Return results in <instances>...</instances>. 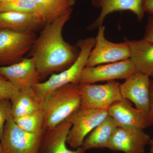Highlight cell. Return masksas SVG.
I'll return each mask as SVG.
<instances>
[{
	"label": "cell",
	"mask_w": 153,
	"mask_h": 153,
	"mask_svg": "<svg viewBox=\"0 0 153 153\" xmlns=\"http://www.w3.org/2000/svg\"><path fill=\"white\" fill-rule=\"evenodd\" d=\"M98 29L95 45L89 54L85 67H93L129 59V47L126 41L120 43L111 42L105 37V27L102 25Z\"/></svg>",
	"instance_id": "8"
},
{
	"label": "cell",
	"mask_w": 153,
	"mask_h": 153,
	"mask_svg": "<svg viewBox=\"0 0 153 153\" xmlns=\"http://www.w3.org/2000/svg\"><path fill=\"white\" fill-rule=\"evenodd\" d=\"M71 125L66 120L54 128L44 132L38 153H84L82 147L74 150L66 146V139Z\"/></svg>",
	"instance_id": "15"
},
{
	"label": "cell",
	"mask_w": 153,
	"mask_h": 153,
	"mask_svg": "<svg viewBox=\"0 0 153 153\" xmlns=\"http://www.w3.org/2000/svg\"><path fill=\"white\" fill-rule=\"evenodd\" d=\"M143 38L147 41L153 42V15H150L148 18Z\"/></svg>",
	"instance_id": "26"
},
{
	"label": "cell",
	"mask_w": 153,
	"mask_h": 153,
	"mask_svg": "<svg viewBox=\"0 0 153 153\" xmlns=\"http://www.w3.org/2000/svg\"><path fill=\"white\" fill-rule=\"evenodd\" d=\"M0 153H3L2 148L1 144H0Z\"/></svg>",
	"instance_id": "30"
},
{
	"label": "cell",
	"mask_w": 153,
	"mask_h": 153,
	"mask_svg": "<svg viewBox=\"0 0 153 153\" xmlns=\"http://www.w3.org/2000/svg\"><path fill=\"white\" fill-rule=\"evenodd\" d=\"M147 153H152V152H149Z\"/></svg>",
	"instance_id": "32"
},
{
	"label": "cell",
	"mask_w": 153,
	"mask_h": 153,
	"mask_svg": "<svg viewBox=\"0 0 153 153\" xmlns=\"http://www.w3.org/2000/svg\"><path fill=\"white\" fill-rule=\"evenodd\" d=\"M45 25L53 22L72 7L75 0H34Z\"/></svg>",
	"instance_id": "20"
},
{
	"label": "cell",
	"mask_w": 153,
	"mask_h": 153,
	"mask_svg": "<svg viewBox=\"0 0 153 153\" xmlns=\"http://www.w3.org/2000/svg\"><path fill=\"white\" fill-rule=\"evenodd\" d=\"M148 127L153 126V79H150L149 87V102L147 117Z\"/></svg>",
	"instance_id": "25"
},
{
	"label": "cell",
	"mask_w": 153,
	"mask_h": 153,
	"mask_svg": "<svg viewBox=\"0 0 153 153\" xmlns=\"http://www.w3.org/2000/svg\"><path fill=\"white\" fill-rule=\"evenodd\" d=\"M120 85L115 80L104 84L79 83L80 108L108 109L114 102L123 99L120 93Z\"/></svg>",
	"instance_id": "4"
},
{
	"label": "cell",
	"mask_w": 153,
	"mask_h": 153,
	"mask_svg": "<svg viewBox=\"0 0 153 153\" xmlns=\"http://www.w3.org/2000/svg\"><path fill=\"white\" fill-rule=\"evenodd\" d=\"M95 44V38L94 37L78 41L76 45L79 48V53L74 63L64 71L52 74L45 82H40L33 86V90L42 105L47 97L58 88L70 83L79 84L82 70Z\"/></svg>",
	"instance_id": "3"
},
{
	"label": "cell",
	"mask_w": 153,
	"mask_h": 153,
	"mask_svg": "<svg viewBox=\"0 0 153 153\" xmlns=\"http://www.w3.org/2000/svg\"><path fill=\"white\" fill-rule=\"evenodd\" d=\"M11 115L10 100H4L0 101V140L2 136L6 121Z\"/></svg>",
	"instance_id": "24"
},
{
	"label": "cell",
	"mask_w": 153,
	"mask_h": 153,
	"mask_svg": "<svg viewBox=\"0 0 153 153\" xmlns=\"http://www.w3.org/2000/svg\"><path fill=\"white\" fill-rule=\"evenodd\" d=\"M125 41L128 44L130 59L134 63L136 71L151 76L153 74V42L144 38Z\"/></svg>",
	"instance_id": "16"
},
{
	"label": "cell",
	"mask_w": 153,
	"mask_h": 153,
	"mask_svg": "<svg viewBox=\"0 0 153 153\" xmlns=\"http://www.w3.org/2000/svg\"><path fill=\"white\" fill-rule=\"evenodd\" d=\"M44 132L34 134L25 131L17 125L11 115L0 140L3 153H38Z\"/></svg>",
	"instance_id": "5"
},
{
	"label": "cell",
	"mask_w": 153,
	"mask_h": 153,
	"mask_svg": "<svg viewBox=\"0 0 153 153\" xmlns=\"http://www.w3.org/2000/svg\"><path fill=\"white\" fill-rule=\"evenodd\" d=\"M13 120L20 128L28 132L37 134L44 131V114L42 109L22 116L13 118Z\"/></svg>",
	"instance_id": "21"
},
{
	"label": "cell",
	"mask_w": 153,
	"mask_h": 153,
	"mask_svg": "<svg viewBox=\"0 0 153 153\" xmlns=\"http://www.w3.org/2000/svg\"><path fill=\"white\" fill-rule=\"evenodd\" d=\"M69 9L53 22L45 25L32 47V57L36 60L41 77L61 72L72 65L77 59L79 49L64 41L63 27L71 16Z\"/></svg>",
	"instance_id": "1"
},
{
	"label": "cell",
	"mask_w": 153,
	"mask_h": 153,
	"mask_svg": "<svg viewBox=\"0 0 153 153\" xmlns=\"http://www.w3.org/2000/svg\"><path fill=\"white\" fill-rule=\"evenodd\" d=\"M0 12H14L21 13L34 14L41 17L38 6L34 0H16L4 4L0 6Z\"/></svg>",
	"instance_id": "22"
},
{
	"label": "cell",
	"mask_w": 153,
	"mask_h": 153,
	"mask_svg": "<svg viewBox=\"0 0 153 153\" xmlns=\"http://www.w3.org/2000/svg\"><path fill=\"white\" fill-rule=\"evenodd\" d=\"M0 74L18 90L25 87H33L40 82L41 78L36 60L33 57L23 58L18 63L9 66H0Z\"/></svg>",
	"instance_id": "12"
},
{
	"label": "cell",
	"mask_w": 153,
	"mask_h": 153,
	"mask_svg": "<svg viewBox=\"0 0 153 153\" xmlns=\"http://www.w3.org/2000/svg\"><path fill=\"white\" fill-rule=\"evenodd\" d=\"M108 109H88L79 108L67 119L71 123L66 143L70 147L77 149L96 127L108 116Z\"/></svg>",
	"instance_id": "7"
},
{
	"label": "cell",
	"mask_w": 153,
	"mask_h": 153,
	"mask_svg": "<svg viewBox=\"0 0 153 153\" xmlns=\"http://www.w3.org/2000/svg\"><path fill=\"white\" fill-rule=\"evenodd\" d=\"M117 127L114 120L108 116L88 135L81 147L85 151L91 149L107 148L113 134Z\"/></svg>",
	"instance_id": "19"
},
{
	"label": "cell",
	"mask_w": 153,
	"mask_h": 153,
	"mask_svg": "<svg viewBox=\"0 0 153 153\" xmlns=\"http://www.w3.org/2000/svg\"><path fill=\"white\" fill-rule=\"evenodd\" d=\"M150 77L135 71L120 85L123 98L133 102L136 108L141 111L147 118L149 111Z\"/></svg>",
	"instance_id": "10"
},
{
	"label": "cell",
	"mask_w": 153,
	"mask_h": 153,
	"mask_svg": "<svg viewBox=\"0 0 153 153\" xmlns=\"http://www.w3.org/2000/svg\"><path fill=\"white\" fill-rule=\"evenodd\" d=\"M13 118L29 114L42 109V104L33 87L19 89L10 100Z\"/></svg>",
	"instance_id": "18"
},
{
	"label": "cell",
	"mask_w": 153,
	"mask_h": 153,
	"mask_svg": "<svg viewBox=\"0 0 153 153\" xmlns=\"http://www.w3.org/2000/svg\"><path fill=\"white\" fill-rule=\"evenodd\" d=\"M144 7L146 13L153 15V0H145Z\"/></svg>",
	"instance_id": "27"
},
{
	"label": "cell",
	"mask_w": 153,
	"mask_h": 153,
	"mask_svg": "<svg viewBox=\"0 0 153 153\" xmlns=\"http://www.w3.org/2000/svg\"><path fill=\"white\" fill-rule=\"evenodd\" d=\"M151 139L143 129L118 127L107 149L124 153H144Z\"/></svg>",
	"instance_id": "11"
},
{
	"label": "cell",
	"mask_w": 153,
	"mask_h": 153,
	"mask_svg": "<svg viewBox=\"0 0 153 153\" xmlns=\"http://www.w3.org/2000/svg\"><path fill=\"white\" fill-rule=\"evenodd\" d=\"M136 71L130 59L101 64L93 67H85L82 70L80 83L93 84L98 82L126 79Z\"/></svg>",
	"instance_id": "9"
},
{
	"label": "cell",
	"mask_w": 153,
	"mask_h": 153,
	"mask_svg": "<svg viewBox=\"0 0 153 153\" xmlns=\"http://www.w3.org/2000/svg\"><path fill=\"white\" fill-rule=\"evenodd\" d=\"M19 90L10 81L0 74V101L10 100Z\"/></svg>",
	"instance_id": "23"
},
{
	"label": "cell",
	"mask_w": 153,
	"mask_h": 153,
	"mask_svg": "<svg viewBox=\"0 0 153 153\" xmlns=\"http://www.w3.org/2000/svg\"><path fill=\"white\" fill-rule=\"evenodd\" d=\"M42 24H44L43 19L38 15L0 12V30L8 29L20 32L32 31Z\"/></svg>",
	"instance_id": "17"
},
{
	"label": "cell",
	"mask_w": 153,
	"mask_h": 153,
	"mask_svg": "<svg viewBox=\"0 0 153 153\" xmlns=\"http://www.w3.org/2000/svg\"><path fill=\"white\" fill-rule=\"evenodd\" d=\"M145 0H92V5L101 9V12L95 21L88 27V30L92 31L102 26L107 16L117 11H130L136 16L139 22L144 17V4Z\"/></svg>",
	"instance_id": "13"
},
{
	"label": "cell",
	"mask_w": 153,
	"mask_h": 153,
	"mask_svg": "<svg viewBox=\"0 0 153 153\" xmlns=\"http://www.w3.org/2000/svg\"><path fill=\"white\" fill-rule=\"evenodd\" d=\"M33 31L0 30V66L18 63L32 49L36 40Z\"/></svg>",
	"instance_id": "6"
},
{
	"label": "cell",
	"mask_w": 153,
	"mask_h": 153,
	"mask_svg": "<svg viewBox=\"0 0 153 153\" xmlns=\"http://www.w3.org/2000/svg\"><path fill=\"white\" fill-rule=\"evenodd\" d=\"M149 145L150 147V152L153 153V138L151 139Z\"/></svg>",
	"instance_id": "29"
},
{
	"label": "cell",
	"mask_w": 153,
	"mask_h": 153,
	"mask_svg": "<svg viewBox=\"0 0 153 153\" xmlns=\"http://www.w3.org/2000/svg\"><path fill=\"white\" fill-rule=\"evenodd\" d=\"M153 76V74H152V76Z\"/></svg>",
	"instance_id": "31"
},
{
	"label": "cell",
	"mask_w": 153,
	"mask_h": 153,
	"mask_svg": "<svg viewBox=\"0 0 153 153\" xmlns=\"http://www.w3.org/2000/svg\"><path fill=\"white\" fill-rule=\"evenodd\" d=\"M80 107L78 84H66L50 94L42 105L44 130H50L66 120Z\"/></svg>",
	"instance_id": "2"
},
{
	"label": "cell",
	"mask_w": 153,
	"mask_h": 153,
	"mask_svg": "<svg viewBox=\"0 0 153 153\" xmlns=\"http://www.w3.org/2000/svg\"><path fill=\"white\" fill-rule=\"evenodd\" d=\"M108 112L118 127L143 129L148 127L147 117L127 100L123 99L114 102L108 109Z\"/></svg>",
	"instance_id": "14"
},
{
	"label": "cell",
	"mask_w": 153,
	"mask_h": 153,
	"mask_svg": "<svg viewBox=\"0 0 153 153\" xmlns=\"http://www.w3.org/2000/svg\"><path fill=\"white\" fill-rule=\"evenodd\" d=\"M16 1V0H0V6L4 4L13 1Z\"/></svg>",
	"instance_id": "28"
}]
</instances>
